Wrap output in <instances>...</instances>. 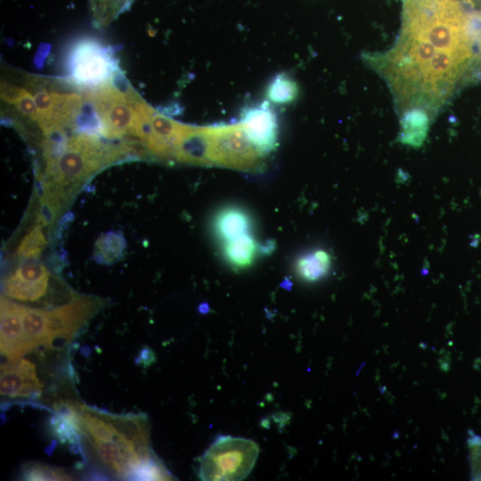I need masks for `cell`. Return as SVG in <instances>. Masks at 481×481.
<instances>
[{
  "label": "cell",
  "mask_w": 481,
  "mask_h": 481,
  "mask_svg": "<svg viewBox=\"0 0 481 481\" xmlns=\"http://www.w3.org/2000/svg\"><path fill=\"white\" fill-rule=\"evenodd\" d=\"M469 445L471 476L475 480H481V437L472 436Z\"/></svg>",
  "instance_id": "obj_21"
},
{
  "label": "cell",
  "mask_w": 481,
  "mask_h": 481,
  "mask_svg": "<svg viewBox=\"0 0 481 481\" xmlns=\"http://www.w3.org/2000/svg\"><path fill=\"white\" fill-rule=\"evenodd\" d=\"M1 353L8 362H18L29 353L24 338L20 304L1 298Z\"/></svg>",
  "instance_id": "obj_9"
},
{
  "label": "cell",
  "mask_w": 481,
  "mask_h": 481,
  "mask_svg": "<svg viewBox=\"0 0 481 481\" xmlns=\"http://www.w3.org/2000/svg\"><path fill=\"white\" fill-rule=\"evenodd\" d=\"M258 453V445L250 439L220 436L202 456L199 476L209 481L241 480L253 469Z\"/></svg>",
  "instance_id": "obj_1"
},
{
  "label": "cell",
  "mask_w": 481,
  "mask_h": 481,
  "mask_svg": "<svg viewBox=\"0 0 481 481\" xmlns=\"http://www.w3.org/2000/svg\"><path fill=\"white\" fill-rule=\"evenodd\" d=\"M50 272L45 265L29 258L4 279L5 297L24 304L37 303L47 294Z\"/></svg>",
  "instance_id": "obj_5"
},
{
  "label": "cell",
  "mask_w": 481,
  "mask_h": 481,
  "mask_svg": "<svg viewBox=\"0 0 481 481\" xmlns=\"http://www.w3.org/2000/svg\"><path fill=\"white\" fill-rule=\"evenodd\" d=\"M214 166L239 170L260 167L264 157L247 137L240 123L209 126Z\"/></svg>",
  "instance_id": "obj_2"
},
{
  "label": "cell",
  "mask_w": 481,
  "mask_h": 481,
  "mask_svg": "<svg viewBox=\"0 0 481 481\" xmlns=\"http://www.w3.org/2000/svg\"><path fill=\"white\" fill-rule=\"evenodd\" d=\"M298 93V85L285 73L274 76L266 90L268 100L276 104H288L296 100Z\"/></svg>",
  "instance_id": "obj_16"
},
{
  "label": "cell",
  "mask_w": 481,
  "mask_h": 481,
  "mask_svg": "<svg viewBox=\"0 0 481 481\" xmlns=\"http://www.w3.org/2000/svg\"><path fill=\"white\" fill-rule=\"evenodd\" d=\"M257 244L250 233L223 243V255L233 269H246L254 262Z\"/></svg>",
  "instance_id": "obj_13"
},
{
  "label": "cell",
  "mask_w": 481,
  "mask_h": 481,
  "mask_svg": "<svg viewBox=\"0 0 481 481\" xmlns=\"http://www.w3.org/2000/svg\"><path fill=\"white\" fill-rule=\"evenodd\" d=\"M253 222L250 215L239 206H225L213 217V232L222 243L250 233Z\"/></svg>",
  "instance_id": "obj_10"
},
{
  "label": "cell",
  "mask_w": 481,
  "mask_h": 481,
  "mask_svg": "<svg viewBox=\"0 0 481 481\" xmlns=\"http://www.w3.org/2000/svg\"><path fill=\"white\" fill-rule=\"evenodd\" d=\"M330 265V254L325 250L317 249L298 257L295 270L304 281H315L327 274Z\"/></svg>",
  "instance_id": "obj_14"
},
{
  "label": "cell",
  "mask_w": 481,
  "mask_h": 481,
  "mask_svg": "<svg viewBox=\"0 0 481 481\" xmlns=\"http://www.w3.org/2000/svg\"><path fill=\"white\" fill-rule=\"evenodd\" d=\"M239 123L261 154L265 156L275 150L279 124L276 113L269 102L247 106L240 113Z\"/></svg>",
  "instance_id": "obj_6"
},
{
  "label": "cell",
  "mask_w": 481,
  "mask_h": 481,
  "mask_svg": "<svg viewBox=\"0 0 481 481\" xmlns=\"http://www.w3.org/2000/svg\"><path fill=\"white\" fill-rule=\"evenodd\" d=\"M138 359L139 363L149 365L154 361V353L151 348L144 347L140 351Z\"/></svg>",
  "instance_id": "obj_22"
},
{
  "label": "cell",
  "mask_w": 481,
  "mask_h": 481,
  "mask_svg": "<svg viewBox=\"0 0 481 481\" xmlns=\"http://www.w3.org/2000/svg\"><path fill=\"white\" fill-rule=\"evenodd\" d=\"M51 428L53 435L62 443L69 442L74 445L78 442L79 432L69 420L55 413L51 418Z\"/></svg>",
  "instance_id": "obj_20"
},
{
  "label": "cell",
  "mask_w": 481,
  "mask_h": 481,
  "mask_svg": "<svg viewBox=\"0 0 481 481\" xmlns=\"http://www.w3.org/2000/svg\"><path fill=\"white\" fill-rule=\"evenodd\" d=\"M175 160L191 165L214 166L209 126L181 123L175 141Z\"/></svg>",
  "instance_id": "obj_8"
},
{
  "label": "cell",
  "mask_w": 481,
  "mask_h": 481,
  "mask_svg": "<svg viewBox=\"0 0 481 481\" xmlns=\"http://www.w3.org/2000/svg\"><path fill=\"white\" fill-rule=\"evenodd\" d=\"M125 249V240L118 232H108L102 235L95 244V255L104 263H111L118 259Z\"/></svg>",
  "instance_id": "obj_17"
},
{
  "label": "cell",
  "mask_w": 481,
  "mask_h": 481,
  "mask_svg": "<svg viewBox=\"0 0 481 481\" xmlns=\"http://www.w3.org/2000/svg\"><path fill=\"white\" fill-rule=\"evenodd\" d=\"M400 143L413 148L420 147L425 142L432 120L423 111L412 110L399 116Z\"/></svg>",
  "instance_id": "obj_12"
},
{
  "label": "cell",
  "mask_w": 481,
  "mask_h": 481,
  "mask_svg": "<svg viewBox=\"0 0 481 481\" xmlns=\"http://www.w3.org/2000/svg\"><path fill=\"white\" fill-rule=\"evenodd\" d=\"M25 480H71L72 477L62 469L43 463H28L21 469Z\"/></svg>",
  "instance_id": "obj_18"
},
{
  "label": "cell",
  "mask_w": 481,
  "mask_h": 481,
  "mask_svg": "<svg viewBox=\"0 0 481 481\" xmlns=\"http://www.w3.org/2000/svg\"><path fill=\"white\" fill-rule=\"evenodd\" d=\"M71 80L83 87L110 81L119 69L110 48L94 40H82L72 48L68 61Z\"/></svg>",
  "instance_id": "obj_3"
},
{
  "label": "cell",
  "mask_w": 481,
  "mask_h": 481,
  "mask_svg": "<svg viewBox=\"0 0 481 481\" xmlns=\"http://www.w3.org/2000/svg\"><path fill=\"white\" fill-rule=\"evenodd\" d=\"M46 246V240L42 231V225L37 224L21 240L17 249L19 257L37 258Z\"/></svg>",
  "instance_id": "obj_19"
},
{
  "label": "cell",
  "mask_w": 481,
  "mask_h": 481,
  "mask_svg": "<svg viewBox=\"0 0 481 481\" xmlns=\"http://www.w3.org/2000/svg\"><path fill=\"white\" fill-rule=\"evenodd\" d=\"M135 0H89L91 14L95 26L105 28L122 12L129 9Z\"/></svg>",
  "instance_id": "obj_15"
},
{
  "label": "cell",
  "mask_w": 481,
  "mask_h": 481,
  "mask_svg": "<svg viewBox=\"0 0 481 481\" xmlns=\"http://www.w3.org/2000/svg\"><path fill=\"white\" fill-rule=\"evenodd\" d=\"M0 391L2 396L10 399L37 398L42 392V384L35 365L24 358L2 363Z\"/></svg>",
  "instance_id": "obj_7"
},
{
  "label": "cell",
  "mask_w": 481,
  "mask_h": 481,
  "mask_svg": "<svg viewBox=\"0 0 481 481\" xmlns=\"http://www.w3.org/2000/svg\"><path fill=\"white\" fill-rule=\"evenodd\" d=\"M20 314L24 338L29 352L42 346H50L46 328L45 309L30 307L20 304Z\"/></svg>",
  "instance_id": "obj_11"
},
{
  "label": "cell",
  "mask_w": 481,
  "mask_h": 481,
  "mask_svg": "<svg viewBox=\"0 0 481 481\" xmlns=\"http://www.w3.org/2000/svg\"><path fill=\"white\" fill-rule=\"evenodd\" d=\"M102 306V300L84 296L59 307L45 309L50 346L57 340L69 342Z\"/></svg>",
  "instance_id": "obj_4"
}]
</instances>
